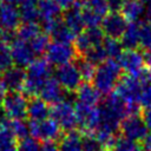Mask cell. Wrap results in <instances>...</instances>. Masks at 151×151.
I'll return each instance as SVG.
<instances>
[{
  "mask_svg": "<svg viewBox=\"0 0 151 151\" xmlns=\"http://www.w3.org/2000/svg\"><path fill=\"white\" fill-rule=\"evenodd\" d=\"M122 78V67L118 60L107 59L96 67L93 76V86L101 94H111L114 87H117Z\"/></svg>",
  "mask_w": 151,
  "mask_h": 151,
  "instance_id": "obj_1",
  "label": "cell"
},
{
  "mask_svg": "<svg viewBox=\"0 0 151 151\" xmlns=\"http://www.w3.org/2000/svg\"><path fill=\"white\" fill-rule=\"evenodd\" d=\"M51 64L46 59H35L26 70L24 92L29 97H37L47 80L52 77Z\"/></svg>",
  "mask_w": 151,
  "mask_h": 151,
  "instance_id": "obj_2",
  "label": "cell"
},
{
  "mask_svg": "<svg viewBox=\"0 0 151 151\" xmlns=\"http://www.w3.org/2000/svg\"><path fill=\"white\" fill-rule=\"evenodd\" d=\"M142 88L143 84L134 74H126L122 77L116 87V94L127 105L130 114L138 113Z\"/></svg>",
  "mask_w": 151,
  "mask_h": 151,
  "instance_id": "obj_3",
  "label": "cell"
},
{
  "mask_svg": "<svg viewBox=\"0 0 151 151\" xmlns=\"http://www.w3.org/2000/svg\"><path fill=\"white\" fill-rule=\"evenodd\" d=\"M51 118L54 119L61 130L66 132L74 131L78 126V119L76 107L67 98L58 104H54L51 109Z\"/></svg>",
  "mask_w": 151,
  "mask_h": 151,
  "instance_id": "obj_4",
  "label": "cell"
},
{
  "mask_svg": "<svg viewBox=\"0 0 151 151\" xmlns=\"http://www.w3.org/2000/svg\"><path fill=\"white\" fill-rule=\"evenodd\" d=\"M119 130L124 139H127L133 143L143 142L150 133L143 119V116H139L138 113L129 114L127 117H125L120 124Z\"/></svg>",
  "mask_w": 151,
  "mask_h": 151,
  "instance_id": "obj_5",
  "label": "cell"
},
{
  "mask_svg": "<svg viewBox=\"0 0 151 151\" xmlns=\"http://www.w3.org/2000/svg\"><path fill=\"white\" fill-rule=\"evenodd\" d=\"M76 48L68 42L53 41L50 44L46 51V60L57 67L72 63L76 57Z\"/></svg>",
  "mask_w": 151,
  "mask_h": 151,
  "instance_id": "obj_6",
  "label": "cell"
},
{
  "mask_svg": "<svg viewBox=\"0 0 151 151\" xmlns=\"http://www.w3.org/2000/svg\"><path fill=\"white\" fill-rule=\"evenodd\" d=\"M29 132L32 138L41 142H55L60 137L61 129L51 117L41 122H29Z\"/></svg>",
  "mask_w": 151,
  "mask_h": 151,
  "instance_id": "obj_7",
  "label": "cell"
},
{
  "mask_svg": "<svg viewBox=\"0 0 151 151\" xmlns=\"http://www.w3.org/2000/svg\"><path fill=\"white\" fill-rule=\"evenodd\" d=\"M27 105L28 100L25 94L20 92H8L1 106L9 120H24V118L27 117Z\"/></svg>",
  "mask_w": 151,
  "mask_h": 151,
  "instance_id": "obj_8",
  "label": "cell"
},
{
  "mask_svg": "<svg viewBox=\"0 0 151 151\" xmlns=\"http://www.w3.org/2000/svg\"><path fill=\"white\" fill-rule=\"evenodd\" d=\"M54 79L66 91H77L78 87L83 84V78L78 70V66L73 63L57 67V70L54 71Z\"/></svg>",
  "mask_w": 151,
  "mask_h": 151,
  "instance_id": "obj_9",
  "label": "cell"
},
{
  "mask_svg": "<svg viewBox=\"0 0 151 151\" xmlns=\"http://www.w3.org/2000/svg\"><path fill=\"white\" fill-rule=\"evenodd\" d=\"M105 34L103 32V29L100 27H91L87 28L85 31H83L81 33H79L78 35H76L74 39V48L77 52H79L80 54H86L92 47L101 45L104 39H105Z\"/></svg>",
  "mask_w": 151,
  "mask_h": 151,
  "instance_id": "obj_10",
  "label": "cell"
},
{
  "mask_svg": "<svg viewBox=\"0 0 151 151\" xmlns=\"http://www.w3.org/2000/svg\"><path fill=\"white\" fill-rule=\"evenodd\" d=\"M78 125L86 130V132H94L99 125V109L98 106H88L80 104L78 101L74 103Z\"/></svg>",
  "mask_w": 151,
  "mask_h": 151,
  "instance_id": "obj_11",
  "label": "cell"
},
{
  "mask_svg": "<svg viewBox=\"0 0 151 151\" xmlns=\"http://www.w3.org/2000/svg\"><path fill=\"white\" fill-rule=\"evenodd\" d=\"M127 20L119 12H111L106 14L101 21V29L109 38L120 39L124 31L126 29Z\"/></svg>",
  "mask_w": 151,
  "mask_h": 151,
  "instance_id": "obj_12",
  "label": "cell"
},
{
  "mask_svg": "<svg viewBox=\"0 0 151 151\" xmlns=\"http://www.w3.org/2000/svg\"><path fill=\"white\" fill-rule=\"evenodd\" d=\"M9 46L15 66L21 68L28 67L35 60V53L33 52L29 42L15 39Z\"/></svg>",
  "mask_w": 151,
  "mask_h": 151,
  "instance_id": "obj_13",
  "label": "cell"
},
{
  "mask_svg": "<svg viewBox=\"0 0 151 151\" xmlns=\"http://www.w3.org/2000/svg\"><path fill=\"white\" fill-rule=\"evenodd\" d=\"M118 63L122 71H125L127 74H137L144 68L145 59L144 54L138 50H125L118 58Z\"/></svg>",
  "mask_w": 151,
  "mask_h": 151,
  "instance_id": "obj_14",
  "label": "cell"
},
{
  "mask_svg": "<svg viewBox=\"0 0 151 151\" xmlns=\"http://www.w3.org/2000/svg\"><path fill=\"white\" fill-rule=\"evenodd\" d=\"M26 79V71L21 67L13 66L2 73L1 83L9 92H20L24 90Z\"/></svg>",
  "mask_w": 151,
  "mask_h": 151,
  "instance_id": "obj_15",
  "label": "cell"
},
{
  "mask_svg": "<svg viewBox=\"0 0 151 151\" xmlns=\"http://www.w3.org/2000/svg\"><path fill=\"white\" fill-rule=\"evenodd\" d=\"M44 101H46L50 105L58 104L63 100H65V90L61 87V85L54 79L51 78L45 83L42 88L40 90L39 96Z\"/></svg>",
  "mask_w": 151,
  "mask_h": 151,
  "instance_id": "obj_16",
  "label": "cell"
},
{
  "mask_svg": "<svg viewBox=\"0 0 151 151\" xmlns=\"http://www.w3.org/2000/svg\"><path fill=\"white\" fill-rule=\"evenodd\" d=\"M0 22L4 31H15L20 26V12L15 6L0 4Z\"/></svg>",
  "mask_w": 151,
  "mask_h": 151,
  "instance_id": "obj_17",
  "label": "cell"
},
{
  "mask_svg": "<svg viewBox=\"0 0 151 151\" xmlns=\"http://www.w3.org/2000/svg\"><path fill=\"white\" fill-rule=\"evenodd\" d=\"M51 116L50 105L44 101L40 97H32L27 105V117L29 122H41Z\"/></svg>",
  "mask_w": 151,
  "mask_h": 151,
  "instance_id": "obj_18",
  "label": "cell"
},
{
  "mask_svg": "<svg viewBox=\"0 0 151 151\" xmlns=\"http://www.w3.org/2000/svg\"><path fill=\"white\" fill-rule=\"evenodd\" d=\"M63 22L76 35H78L79 33H81L84 31V27H85L84 19H83L81 7L78 4H76L71 8L66 9L65 13H64V15H63Z\"/></svg>",
  "mask_w": 151,
  "mask_h": 151,
  "instance_id": "obj_19",
  "label": "cell"
},
{
  "mask_svg": "<svg viewBox=\"0 0 151 151\" xmlns=\"http://www.w3.org/2000/svg\"><path fill=\"white\" fill-rule=\"evenodd\" d=\"M100 96L101 93L93 85L85 81L76 91V101L88 106H98L100 101Z\"/></svg>",
  "mask_w": 151,
  "mask_h": 151,
  "instance_id": "obj_20",
  "label": "cell"
},
{
  "mask_svg": "<svg viewBox=\"0 0 151 151\" xmlns=\"http://www.w3.org/2000/svg\"><path fill=\"white\" fill-rule=\"evenodd\" d=\"M120 12L124 15V18L130 22H137L139 19L144 17L146 9L140 0H125L120 8Z\"/></svg>",
  "mask_w": 151,
  "mask_h": 151,
  "instance_id": "obj_21",
  "label": "cell"
},
{
  "mask_svg": "<svg viewBox=\"0 0 151 151\" xmlns=\"http://www.w3.org/2000/svg\"><path fill=\"white\" fill-rule=\"evenodd\" d=\"M120 42L126 50H136L139 46V24L129 22L120 37Z\"/></svg>",
  "mask_w": 151,
  "mask_h": 151,
  "instance_id": "obj_22",
  "label": "cell"
},
{
  "mask_svg": "<svg viewBox=\"0 0 151 151\" xmlns=\"http://www.w3.org/2000/svg\"><path fill=\"white\" fill-rule=\"evenodd\" d=\"M37 6L41 21L59 19L61 14V7L55 2V0H39Z\"/></svg>",
  "mask_w": 151,
  "mask_h": 151,
  "instance_id": "obj_23",
  "label": "cell"
},
{
  "mask_svg": "<svg viewBox=\"0 0 151 151\" xmlns=\"http://www.w3.org/2000/svg\"><path fill=\"white\" fill-rule=\"evenodd\" d=\"M9 123L0 125V151H17V137L14 136Z\"/></svg>",
  "mask_w": 151,
  "mask_h": 151,
  "instance_id": "obj_24",
  "label": "cell"
},
{
  "mask_svg": "<svg viewBox=\"0 0 151 151\" xmlns=\"http://www.w3.org/2000/svg\"><path fill=\"white\" fill-rule=\"evenodd\" d=\"M78 4L83 11H87L91 12L100 18H104L106 14H109L110 7L106 0H83L80 2H76Z\"/></svg>",
  "mask_w": 151,
  "mask_h": 151,
  "instance_id": "obj_25",
  "label": "cell"
},
{
  "mask_svg": "<svg viewBox=\"0 0 151 151\" xmlns=\"http://www.w3.org/2000/svg\"><path fill=\"white\" fill-rule=\"evenodd\" d=\"M48 35L53 39V41H59V42L71 44L76 39V34L63 22V20H59L55 24V26L52 28Z\"/></svg>",
  "mask_w": 151,
  "mask_h": 151,
  "instance_id": "obj_26",
  "label": "cell"
},
{
  "mask_svg": "<svg viewBox=\"0 0 151 151\" xmlns=\"http://www.w3.org/2000/svg\"><path fill=\"white\" fill-rule=\"evenodd\" d=\"M59 151H83L81 136L76 131L67 132L60 139Z\"/></svg>",
  "mask_w": 151,
  "mask_h": 151,
  "instance_id": "obj_27",
  "label": "cell"
},
{
  "mask_svg": "<svg viewBox=\"0 0 151 151\" xmlns=\"http://www.w3.org/2000/svg\"><path fill=\"white\" fill-rule=\"evenodd\" d=\"M40 32V27L38 26V24H27V22H22L17 32H15V35H17V39L19 40H22V41H26V42H29L32 41Z\"/></svg>",
  "mask_w": 151,
  "mask_h": 151,
  "instance_id": "obj_28",
  "label": "cell"
},
{
  "mask_svg": "<svg viewBox=\"0 0 151 151\" xmlns=\"http://www.w3.org/2000/svg\"><path fill=\"white\" fill-rule=\"evenodd\" d=\"M101 46H103V48L105 51V54H106L107 59L116 60L123 53V45H122L120 40H118V39L105 37Z\"/></svg>",
  "mask_w": 151,
  "mask_h": 151,
  "instance_id": "obj_29",
  "label": "cell"
},
{
  "mask_svg": "<svg viewBox=\"0 0 151 151\" xmlns=\"http://www.w3.org/2000/svg\"><path fill=\"white\" fill-rule=\"evenodd\" d=\"M20 18L22 22L27 24H37L38 20H40L39 11L37 5H29V4H21L19 6Z\"/></svg>",
  "mask_w": 151,
  "mask_h": 151,
  "instance_id": "obj_30",
  "label": "cell"
},
{
  "mask_svg": "<svg viewBox=\"0 0 151 151\" xmlns=\"http://www.w3.org/2000/svg\"><path fill=\"white\" fill-rule=\"evenodd\" d=\"M13 57L11 52V46L5 42H0V72L4 73L11 67H13Z\"/></svg>",
  "mask_w": 151,
  "mask_h": 151,
  "instance_id": "obj_31",
  "label": "cell"
},
{
  "mask_svg": "<svg viewBox=\"0 0 151 151\" xmlns=\"http://www.w3.org/2000/svg\"><path fill=\"white\" fill-rule=\"evenodd\" d=\"M50 35L46 33H39L32 41H29V45L35 53V55H40L46 53L47 47L50 46Z\"/></svg>",
  "mask_w": 151,
  "mask_h": 151,
  "instance_id": "obj_32",
  "label": "cell"
},
{
  "mask_svg": "<svg viewBox=\"0 0 151 151\" xmlns=\"http://www.w3.org/2000/svg\"><path fill=\"white\" fill-rule=\"evenodd\" d=\"M83 151H103V145L93 132H86L81 136Z\"/></svg>",
  "mask_w": 151,
  "mask_h": 151,
  "instance_id": "obj_33",
  "label": "cell"
},
{
  "mask_svg": "<svg viewBox=\"0 0 151 151\" xmlns=\"http://www.w3.org/2000/svg\"><path fill=\"white\" fill-rule=\"evenodd\" d=\"M84 59L87 60L88 63L93 64L94 66L97 65H100L101 63H104L105 60H107V57L105 54V51L101 45H98V46H94L92 47L86 54H84Z\"/></svg>",
  "mask_w": 151,
  "mask_h": 151,
  "instance_id": "obj_34",
  "label": "cell"
},
{
  "mask_svg": "<svg viewBox=\"0 0 151 151\" xmlns=\"http://www.w3.org/2000/svg\"><path fill=\"white\" fill-rule=\"evenodd\" d=\"M9 126L14 133V136L17 137V139H26L29 137L31 132H29V124L26 123L25 120H11Z\"/></svg>",
  "mask_w": 151,
  "mask_h": 151,
  "instance_id": "obj_35",
  "label": "cell"
},
{
  "mask_svg": "<svg viewBox=\"0 0 151 151\" xmlns=\"http://www.w3.org/2000/svg\"><path fill=\"white\" fill-rule=\"evenodd\" d=\"M139 46L149 50L151 48V22L144 21L139 24Z\"/></svg>",
  "mask_w": 151,
  "mask_h": 151,
  "instance_id": "obj_36",
  "label": "cell"
},
{
  "mask_svg": "<svg viewBox=\"0 0 151 151\" xmlns=\"http://www.w3.org/2000/svg\"><path fill=\"white\" fill-rule=\"evenodd\" d=\"M77 66H78V70H79V72L81 74L83 80L88 83V80L93 79V76H94V72H96V66L93 64L88 63L85 59H81V60H79L77 63Z\"/></svg>",
  "mask_w": 151,
  "mask_h": 151,
  "instance_id": "obj_37",
  "label": "cell"
},
{
  "mask_svg": "<svg viewBox=\"0 0 151 151\" xmlns=\"http://www.w3.org/2000/svg\"><path fill=\"white\" fill-rule=\"evenodd\" d=\"M112 151H143V149L138 145V143H133L127 139L120 138L117 139L113 144Z\"/></svg>",
  "mask_w": 151,
  "mask_h": 151,
  "instance_id": "obj_38",
  "label": "cell"
},
{
  "mask_svg": "<svg viewBox=\"0 0 151 151\" xmlns=\"http://www.w3.org/2000/svg\"><path fill=\"white\" fill-rule=\"evenodd\" d=\"M17 151H41V144L38 143L37 139L28 137L26 139L20 140Z\"/></svg>",
  "mask_w": 151,
  "mask_h": 151,
  "instance_id": "obj_39",
  "label": "cell"
},
{
  "mask_svg": "<svg viewBox=\"0 0 151 151\" xmlns=\"http://www.w3.org/2000/svg\"><path fill=\"white\" fill-rule=\"evenodd\" d=\"M139 106H143L144 109L151 107V84L143 86L139 97Z\"/></svg>",
  "mask_w": 151,
  "mask_h": 151,
  "instance_id": "obj_40",
  "label": "cell"
},
{
  "mask_svg": "<svg viewBox=\"0 0 151 151\" xmlns=\"http://www.w3.org/2000/svg\"><path fill=\"white\" fill-rule=\"evenodd\" d=\"M41 151H59V144L55 142H42Z\"/></svg>",
  "mask_w": 151,
  "mask_h": 151,
  "instance_id": "obj_41",
  "label": "cell"
},
{
  "mask_svg": "<svg viewBox=\"0 0 151 151\" xmlns=\"http://www.w3.org/2000/svg\"><path fill=\"white\" fill-rule=\"evenodd\" d=\"M109 4V7L112 12H118L120 11L123 4L125 2V0H106Z\"/></svg>",
  "mask_w": 151,
  "mask_h": 151,
  "instance_id": "obj_42",
  "label": "cell"
},
{
  "mask_svg": "<svg viewBox=\"0 0 151 151\" xmlns=\"http://www.w3.org/2000/svg\"><path fill=\"white\" fill-rule=\"evenodd\" d=\"M143 119H144V122H145V124H146V127H147L149 132L151 133V107L144 110Z\"/></svg>",
  "mask_w": 151,
  "mask_h": 151,
  "instance_id": "obj_43",
  "label": "cell"
},
{
  "mask_svg": "<svg viewBox=\"0 0 151 151\" xmlns=\"http://www.w3.org/2000/svg\"><path fill=\"white\" fill-rule=\"evenodd\" d=\"M78 0H55V2L61 7V8H65V9H68L71 8L72 6L76 5Z\"/></svg>",
  "mask_w": 151,
  "mask_h": 151,
  "instance_id": "obj_44",
  "label": "cell"
},
{
  "mask_svg": "<svg viewBox=\"0 0 151 151\" xmlns=\"http://www.w3.org/2000/svg\"><path fill=\"white\" fill-rule=\"evenodd\" d=\"M142 143H143V146H142L143 151H151V133H149Z\"/></svg>",
  "mask_w": 151,
  "mask_h": 151,
  "instance_id": "obj_45",
  "label": "cell"
},
{
  "mask_svg": "<svg viewBox=\"0 0 151 151\" xmlns=\"http://www.w3.org/2000/svg\"><path fill=\"white\" fill-rule=\"evenodd\" d=\"M6 96H7V90H6V87L4 86V84L0 81V105H2V103H4L5 98H6Z\"/></svg>",
  "mask_w": 151,
  "mask_h": 151,
  "instance_id": "obj_46",
  "label": "cell"
},
{
  "mask_svg": "<svg viewBox=\"0 0 151 151\" xmlns=\"http://www.w3.org/2000/svg\"><path fill=\"white\" fill-rule=\"evenodd\" d=\"M144 59H145V64L147 65L149 68H151V48L146 50L144 53Z\"/></svg>",
  "mask_w": 151,
  "mask_h": 151,
  "instance_id": "obj_47",
  "label": "cell"
},
{
  "mask_svg": "<svg viewBox=\"0 0 151 151\" xmlns=\"http://www.w3.org/2000/svg\"><path fill=\"white\" fill-rule=\"evenodd\" d=\"M2 1V4H7V5H12V6H20V4L22 2V0H0Z\"/></svg>",
  "mask_w": 151,
  "mask_h": 151,
  "instance_id": "obj_48",
  "label": "cell"
},
{
  "mask_svg": "<svg viewBox=\"0 0 151 151\" xmlns=\"http://www.w3.org/2000/svg\"><path fill=\"white\" fill-rule=\"evenodd\" d=\"M4 28H2V25H1V22H0V42L2 41V35H4Z\"/></svg>",
  "mask_w": 151,
  "mask_h": 151,
  "instance_id": "obj_49",
  "label": "cell"
},
{
  "mask_svg": "<svg viewBox=\"0 0 151 151\" xmlns=\"http://www.w3.org/2000/svg\"><path fill=\"white\" fill-rule=\"evenodd\" d=\"M140 1H142L143 4H149V5L151 4V0H140Z\"/></svg>",
  "mask_w": 151,
  "mask_h": 151,
  "instance_id": "obj_50",
  "label": "cell"
}]
</instances>
